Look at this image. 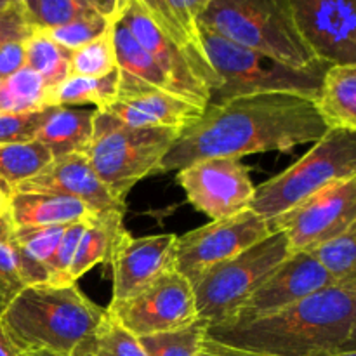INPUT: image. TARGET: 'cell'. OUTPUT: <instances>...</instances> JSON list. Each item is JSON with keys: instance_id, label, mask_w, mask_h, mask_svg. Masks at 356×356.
Returning <instances> with one entry per match:
<instances>
[{"instance_id": "1", "label": "cell", "mask_w": 356, "mask_h": 356, "mask_svg": "<svg viewBox=\"0 0 356 356\" xmlns=\"http://www.w3.org/2000/svg\"><path fill=\"white\" fill-rule=\"evenodd\" d=\"M327 131L315 101L294 94H259L209 103L202 117L181 132L159 172L181 170L207 159L285 153L320 141Z\"/></svg>"}, {"instance_id": "2", "label": "cell", "mask_w": 356, "mask_h": 356, "mask_svg": "<svg viewBox=\"0 0 356 356\" xmlns=\"http://www.w3.org/2000/svg\"><path fill=\"white\" fill-rule=\"evenodd\" d=\"M356 318V287L334 284L249 322L207 327V337L263 356H327L343 351Z\"/></svg>"}, {"instance_id": "3", "label": "cell", "mask_w": 356, "mask_h": 356, "mask_svg": "<svg viewBox=\"0 0 356 356\" xmlns=\"http://www.w3.org/2000/svg\"><path fill=\"white\" fill-rule=\"evenodd\" d=\"M106 318L76 284H37L23 289L0 316L3 330L23 355L45 351L72 356Z\"/></svg>"}, {"instance_id": "4", "label": "cell", "mask_w": 356, "mask_h": 356, "mask_svg": "<svg viewBox=\"0 0 356 356\" xmlns=\"http://www.w3.org/2000/svg\"><path fill=\"white\" fill-rule=\"evenodd\" d=\"M200 24L294 70L327 68L306 45L291 0H209Z\"/></svg>"}, {"instance_id": "5", "label": "cell", "mask_w": 356, "mask_h": 356, "mask_svg": "<svg viewBox=\"0 0 356 356\" xmlns=\"http://www.w3.org/2000/svg\"><path fill=\"white\" fill-rule=\"evenodd\" d=\"M202 26V24H200ZM205 52L219 83L211 94V104L259 94H294L315 101L327 68L294 70L275 59L236 45L202 26Z\"/></svg>"}, {"instance_id": "6", "label": "cell", "mask_w": 356, "mask_h": 356, "mask_svg": "<svg viewBox=\"0 0 356 356\" xmlns=\"http://www.w3.org/2000/svg\"><path fill=\"white\" fill-rule=\"evenodd\" d=\"M356 176V132L329 129L305 156L254 191L250 211L273 221L339 181Z\"/></svg>"}, {"instance_id": "7", "label": "cell", "mask_w": 356, "mask_h": 356, "mask_svg": "<svg viewBox=\"0 0 356 356\" xmlns=\"http://www.w3.org/2000/svg\"><path fill=\"white\" fill-rule=\"evenodd\" d=\"M179 134L172 129H132L97 111L86 156L115 200L125 204L139 181L159 174L163 156Z\"/></svg>"}, {"instance_id": "8", "label": "cell", "mask_w": 356, "mask_h": 356, "mask_svg": "<svg viewBox=\"0 0 356 356\" xmlns=\"http://www.w3.org/2000/svg\"><path fill=\"white\" fill-rule=\"evenodd\" d=\"M291 254L285 233L271 232L250 249L205 271L191 284L198 320L209 327L232 322L247 299Z\"/></svg>"}, {"instance_id": "9", "label": "cell", "mask_w": 356, "mask_h": 356, "mask_svg": "<svg viewBox=\"0 0 356 356\" xmlns=\"http://www.w3.org/2000/svg\"><path fill=\"white\" fill-rule=\"evenodd\" d=\"M106 312L138 339L172 332L198 320L193 287L177 270L125 301L110 302Z\"/></svg>"}, {"instance_id": "10", "label": "cell", "mask_w": 356, "mask_h": 356, "mask_svg": "<svg viewBox=\"0 0 356 356\" xmlns=\"http://www.w3.org/2000/svg\"><path fill=\"white\" fill-rule=\"evenodd\" d=\"M356 222V176L323 188L280 218L271 232H284L291 252H305L346 232Z\"/></svg>"}, {"instance_id": "11", "label": "cell", "mask_w": 356, "mask_h": 356, "mask_svg": "<svg viewBox=\"0 0 356 356\" xmlns=\"http://www.w3.org/2000/svg\"><path fill=\"white\" fill-rule=\"evenodd\" d=\"M268 235H271L268 221L250 209L233 218L212 221L177 236L176 270L193 284L212 266L238 256Z\"/></svg>"}, {"instance_id": "12", "label": "cell", "mask_w": 356, "mask_h": 356, "mask_svg": "<svg viewBox=\"0 0 356 356\" xmlns=\"http://www.w3.org/2000/svg\"><path fill=\"white\" fill-rule=\"evenodd\" d=\"M177 184L188 202L212 221L249 211L256 186L240 159H207L177 170Z\"/></svg>"}, {"instance_id": "13", "label": "cell", "mask_w": 356, "mask_h": 356, "mask_svg": "<svg viewBox=\"0 0 356 356\" xmlns=\"http://www.w3.org/2000/svg\"><path fill=\"white\" fill-rule=\"evenodd\" d=\"M306 45L327 66H356V0H291Z\"/></svg>"}, {"instance_id": "14", "label": "cell", "mask_w": 356, "mask_h": 356, "mask_svg": "<svg viewBox=\"0 0 356 356\" xmlns=\"http://www.w3.org/2000/svg\"><path fill=\"white\" fill-rule=\"evenodd\" d=\"M120 19L129 28L136 40L152 54L167 79L186 99L205 108L211 99V90L205 86L197 66L186 51L179 47L162 28L156 24L143 0H127Z\"/></svg>"}, {"instance_id": "15", "label": "cell", "mask_w": 356, "mask_h": 356, "mask_svg": "<svg viewBox=\"0 0 356 356\" xmlns=\"http://www.w3.org/2000/svg\"><path fill=\"white\" fill-rule=\"evenodd\" d=\"M330 285H334L332 277L312 252H292L247 299L232 322H249L271 315Z\"/></svg>"}, {"instance_id": "16", "label": "cell", "mask_w": 356, "mask_h": 356, "mask_svg": "<svg viewBox=\"0 0 356 356\" xmlns=\"http://www.w3.org/2000/svg\"><path fill=\"white\" fill-rule=\"evenodd\" d=\"M177 235L132 236L122 238L110 261L113 271L111 302L139 294L169 271L176 270Z\"/></svg>"}, {"instance_id": "17", "label": "cell", "mask_w": 356, "mask_h": 356, "mask_svg": "<svg viewBox=\"0 0 356 356\" xmlns=\"http://www.w3.org/2000/svg\"><path fill=\"white\" fill-rule=\"evenodd\" d=\"M204 110L177 94L120 83L117 101L101 113L132 129H172L183 132L202 117Z\"/></svg>"}, {"instance_id": "18", "label": "cell", "mask_w": 356, "mask_h": 356, "mask_svg": "<svg viewBox=\"0 0 356 356\" xmlns=\"http://www.w3.org/2000/svg\"><path fill=\"white\" fill-rule=\"evenodd\" d=\"M13 193H56L76 198L96 214L110 211L125 212V204L115 200L90 165L86 153L52 159L37 176L21 183Z\"/></svg>"}, {"instance_id": "19", "label": "cell", "mask_w": 356, "mask_h": 356, "mask_svg": "<svg viewBox=\"0 0 356 356\" xmlns=\"http://www.w3.org/2000/svg\"><path fill=\"white\" fill-rule=\"evenodd\" d=\"M160 28L179 45L197 66L209 90L218 87L219 79L205 52L202 40L200 14L209 0H143Z\"/></svg>"}, {"instance_id": "20", "label": "cell", "mask_w": 356, "mask_h": 356, "mask_svg": "<svg viewBox=\"0 0 356 356\" xmlns=\"http://www.w3.org/2000/svg\"><path fill=\"white\" fill-rule=\"evenodd\" d=\"M96 110L79 106H49L44 110L35 141L49 149L52 159L86 153L94 138Z\"/></svg>"}, {"instance_id": "21", "label": "cell", "mask_w": 356, "mask_h": 356, "mask_svg": "<svg viewBox=\"0 0 356 356\" xmlns=\"http://www.w3.org/2000/svg\"><path fill=\"white\" fill-rule=\"evenodd\" d=\"M9 214L14 228L72 226L97 216L83 202L56 193H13Z\"/></svg>"}, {"instance_id": "22", "label": "cell", "mask_w": 356, "mask_h": 356, "mask_svg": "<svg viewBox=\"0 0 356 356\" xmlns=\"http://www.w3.org/2000/svg\"><path fill=\"white\" fill-rule=\"evenodd\" d=\"M111 37H113L115 58H117V68L120 73L122 86L149 87V89L165 90V92L183 96L174 87V83L167 79V75L156 65L152 54L136 40L134 35L122 23L120 16L111 24Z\"/></svg>"}, {"instance_id": "23", "label": "cell", "mask_w": 356, "mask_h": 356, "mask_svg": "<svg viewBox=\"0 0 356 356\" xmlns=\"http://www.w3.org/2000/svg\"><path fill=\"white\" fill-rule=\"evenodd\" d=\"M124 214L120 211L101 212L87 222L70 268V280L76 282L97 264H110L118 243L129 233L124 226Z\"/></svg>"}, {"instance_id": "24", "label": "cell", "mask_w": 356, "mask_h": 356, "mask_svg": "<svg viewBox=\"0 0 356 356\" xmlns=\"http://www.w3.org/2000/svg\"><path fill=\"white\" fill-rule=\"evenodd\" d=\"M315 104L327 127L356 132V66H330Z\"/></svg>"}, {"instance_id": "25", "label": "cell", "mask_w": 356, "mask_h": 356, "mask_svg": "<svg viewBox=\"0 0 356 356\" xmlns=\"http://www.w3.org/2000/svg\"><path fill=\"white\" fill-rule=\"evenodd\" d=\"M125 2L127 0H21L28 24L38 31L56 30L96 10L117 17Z\"/></svg>"}, {"instance_id": "26", "label": "cell", "mask_w": 356, "mask_h": 356, "mask_svg": "<svg viewBox=\"0 0 356 356\" xmlns=\"http://www.w3.org/2000/svg\"><path fill=\"white\" fill-rule=\"evenodd\" d=\"M118 90H120L118 68L99 79L70 75L61 83L49 89L47 108L94 104V110L104 111L117 101Z\"/></svg>"}, {"instance_id": "27", "label": "cell", "mask_w": 356, "mask_h": 356, "mask_svg": "<svg viewBox=\"0 0 356 356\" xmlns=\"http://www.w3.org/2000/svg\"><path fill=\"white\" fill-rule=\"evenodd\" d=\"M52 162V155L40 143L0 145V190L7 195L24 181L37 176Z\"/></svg>"}, {"instance_id": "28", "label": "cell", "mask_w": 356, "mask_h": 356, "mask_svg": "<svg viewBox=\"0 0 356 356\" xmlns=\"http://www.w3.org/2000/svg\"><path fill=\"white\" fill-rule=\"evenodd\" d=\"M49 87L35 70L21 68L0 80V115L33 113L47 108Z\"/></svg>"}, {"instance_id": "29", "label": "cell", "mask_w": 356, "mask_h": 356, "mask_svg": "<svg viewBox=\"0 0 356 356\" xmlns=\"http://www.w3.org/2000/svg\"><path fill=\"white\" fill-rule=\"evenodd\" d=\"M26 66L44 79L49 89L72 75V51L56 44L45 31L35 30L24 40Z\"/></svg>"}, {"instance_id": "30", "label": "cell", "mask_w": 356, "mask_h": 356, "mask_svg": "<svg viewBox=\"0 0 356 356\" xmlns=\"http://www.w3.org/2000/svg\"><path fill=\"white\" fill-rule=\"evenodd\" d=\"M24 278L21 254L16 243V228L9 212L0 214V316L23 289Z\"/></svg>"}, {"instance_id": "31", "label": "cell", "mask_w": 356, "mask_h": 356, "mask_svg": "<svg viewBox=\"0 0 356 356\" xmlns=\"http://www.w3.org/2000/svg\"><path fill=\"white\" fill-rule=\"evenodd\" d=\"M329 271L334 284L356 287V222L341 235L308 250Z\"/></svg>"}, {"instance_id": "32", "label": "cell", "mask_w": 356, "mask_h": 356, "mask_svg": "<svg viewBox=\"0 0 356 356\" xmlns=\"http://www.w3.org/2000/svg\"><path fill=\"white\" fill-rule=\"evenodd\" d=\"M207 323L197 320L191 325L172 332L141 337L139 343L148 356H198L202 343L207 336Z\"/></svg>"}, {"instance_id": "33", "label": "cell", "mask_w": 356, "mask_h": 356, "mask_svg": "<svg viewBox=\"0 0 356 356\" xmlns=\"http://www.w3.org/2000/svg\"><path fill=\"white\" fill-rule=\"evenodd\" d=\"M113 70H117V58L111 28L94 42L72 52V75L99 79Z\"/></svg>"}, {"instance_id": "34", "label": "cell", "mask_w": 356, "mask_h": 356, "mask_svg": "<svg viewBox=\"0 0 356 356\" xmlns=\"http://www.w3.org/2000/svg\"><path fill=\"white\" fill-rule=\"evenodd\" d=\"M118 17V16H117ZM117 17H108L103 13H90L87 16L80 17V19L73 21V23L59 26L56 30H49L45 33L52 38L58 45L65 47L66 51H76V49L83 47V45L90 44L101 35L106 33L111 28L113 21Z\"/></svg>"}, {"instance_id": "35", "label": "cell", "mask_w": 356, "mask_h": 356, "mask_svg": "<svg viewBox=\"0 0 356 356\" xmlns=\"http://www.w3.org/2000/svg\"><path fill=\"white\" fill-rule=\"evenodd\" d=\"M68 226L49 228H16V243L21 256L30 263L47 268L58 250L59 242Z\"/></svg>"}, {"instance_id": "36", "label": "cell", "mask_w": 356, "mask_h": 356, "mask_svg": "<svg viewBox=\"0 0 356 356\" xmlns=\"http://www.w3.org/2000/svg\"><path fill=\"white\" fill-rule=\"evenodd\" d=\"M94 356H148L138 337L115 322L106 312V318L94 336Z\"/></svg>"}, {"instance_id": "37", "label": "cell", "mask_w": 356, "mask_h": 356, "mask_svg": "<svg viewBox=\"0 0 356 356\" xmlns=\"http://www.w3.org/2000/svg\"><path fill=\"white\" fill-rule=\"evenodd\" d=\"M87 222H75V225L68 226L63 235L61 242H59L58 250L49 261L47 270L51 273V284H76V282L70 280V268H72L75 254L79 250L80 240H82L83 232H86Z\"/></svg>"}, {"instance_id": "38", "label": "cell", "mask_w": 356, "mask_h": 356, "mask_svg": "<svg viewBox=\"0 0 356 356\" xmlns=\"http://www.w3.org/2000/svg\"><path fill=\"white\" fill-rule=\"evenodd\" d=\"M44 110L33 113L0 115V145H21L35 141Z\"/></svg>"}, {"instance_id": "39", "label": "cell", "mask_w": 356, "mask_h": 356, "mask_svg": "<svg viewBox=\"0 0 356 356\" xmlns=\"http://www.w3.org/2000/svg\"><path fill=\"white\" fill-rule=\"evenodd\" d=\"M33 31L24 17L21 0H13L9 7L0 10V47L7 42L26 40Z\"/></svg>"}, {"instance_id": "40", "label": "cell", "mask_w": 356, "mask_h": 356, "mask_svg": "<svg viewBox=\"0 0 356 356\" xmlns=\"http://www.w3.org/2000/svg\"><path fill=\"white\" fill-rule=\"evenodd\" d=\"M24 66H26L24 40L7 42L0 47V80L9 79Z\"/></svg>"}, {"instance_id": "41", "label": "cell", "mask_w": 356, "mask_h": 356, "mask_svg": "<svg viewBox=\"0 0 356 356\" xmlns=\"http://www.w3.org/2000/svg\"><path fill=\"white\" fill-rule=\"evenodd\" d=\"M198 356H263V355H256L245 350H238V348L218 343V341H212L205 336L200 351H198Z\"/></svg>"}, {"instance_id": "42", "label": "cell", "mask_w": 356, "mask_h": 356, "mask_svg": "<svg viewBox=\"0 0 356 356\" xmlns=\"http://www.w3.org/2000/svg\"><path fill=\"white\" fill-rule=\"evenodd\" d=\"M0 356H24L16 346H14L13 341L9 339V336H7L6 330H3L2 323H0Z\"/></svg>"}, {"instance_id": "43", "label": "cell", "mask_w": 356, "mask_h": 356, "mask_svg": "<svg viewBox=\"0 0 356 356\" xmlns=\"http://www.w3.org/2000/svg\"><path fill=\"white\" fill-rule=\"evenodd\" d=\"M24 356H58V355L45 353V351H37V353H28ZM72 356H94V337L87 341V343H83Z\"/></svg>"}, {"instance_id": "44", "label": "cell", "mask_w": 356, "mask_h": 356, "mask_svg": "<svg viewBox=\"0 0 356 356\" xmlns=\"http://www.w3.org/2000/svg\"><path fill=\"white\" fill-rule=\"evenodd\" d=\"M9 205H10V195H7L6 191L0 190V214L9 212Z\"/></svg>"}, {"instance_id": "45", "label": "cell", "mask_w": 356, "mask_h": 356, "mask_svg": "<svg viewBox=\"0 0 356 356\" xmlns=\"http://www.w3.org/2000/svg\"><path fill=\"white\" fill-rule=\"evenodd\" d=\"M343 351H356V318H355V323H353V329H351L350 339H348L346 346L343 348Z\"/></svg>"}, {"instance_id": "46", "label": "cell", "mask_w": 356, "mask_h": 356, "mask_svg": "<svg viewBox=\"0 0 356 356\" xmlns=\"http://www.w3.org/2000/svg\"><path fill=\"white\" fill-rule=\"evenodd\" d=\"M327 356H356V351H339V353L327 355Z\"/></svg>"}, {"instance_id": "47", "label": "cell", "mask_w": 356, "mask_h": 356, "mask_svg": "<svg viewBox=\"0 0 356 356\" xmlns=\"http://www.w3.org/2000/svg\"><path fill=\"white\" fill-rule=\"evenodd\" d=\"M10 3H13V0H0V10L6 9V7H9Z\"/></svg>"}]
</instances>
